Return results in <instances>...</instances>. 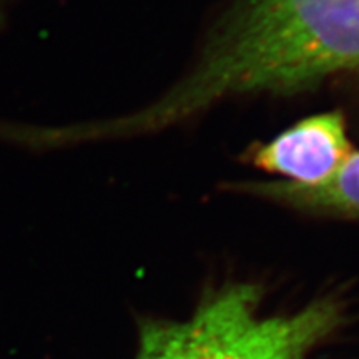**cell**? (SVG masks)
<instances>
[{
	"instance_id": "cell-2",
	"label": "cell",
	"mask_w": 359,
	"mask_h": 359,
	"mask_svg": "<svg viewBox=\"0 0 359 359\" xmlns=\"http://www.w3.org/2000/svg\"><path fill=\"white\" fill-rule=\"evenodd\" d=\"M341 323L331 298L280 313L264 306L257 286L233 283L185 320L147 321L133 359H313Z\"/></svg>"
},
{
	"instance_id": "cell-3",
	"label": "cell",
	"mask_w": 359,
	"mask_h": 359,
	"mask_svg": "<svg viewBox=\"0 0 359 359\" xmlns=\"http://www.w3.org/2000/svg\"><path fill=\"white\" fill-rule=\"evenodd\" d=\"M346 120L341 111L302 120L255 151L259 168L280 173L285 182L318 187L330 182L353 155Z\"/></svg>"
},
{
	"instance_id": "cell-1",
	"label": "cell",
	"mask_w": 359,
	"mask_h": 359,
	"mask_svg": "<svg viewBox=\"0 0 359 359\" xmlns=\"http://www.w3.org/2000/svg\"><path fill=\"white\" fill-rule=\"evenodd\" d=\"M359 67V0H240L200 62L158 102L93 123L95 138L150 133L233 95L294 93Z\"/></svg>"
},
{
	"instance_id": "cell-4",
	"label": "cell",
	"mask_w": 359,
	"mask_h": 359,
	"mask_svg": "<svg viewBox=\"0 0 359 359\" xmlns=\"http://www.w3.org/2000/svg\"><path fill=\"white\" fill-rule=\"evenodd\" d=\"M236 188L240 191L263 196L303 212L359 218V151H353L339 172L323 185L302 187L283 180L268 183H243Z\"/></svg>"
}]
</instances>
